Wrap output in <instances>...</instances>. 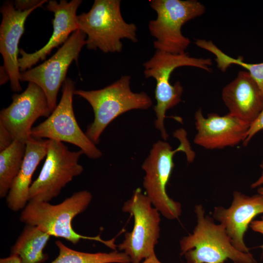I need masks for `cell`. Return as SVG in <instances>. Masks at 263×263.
<instances>
[{
    "mask_svg": "<svg viewBox=\"0 0 263 263\" xmlns=\"http://www.w3.org/2000/svg\"><path fill=\"white\" fill-rule=\"evenodd\" d=\"M92 194L87 190L74 193L61 203L52 205L49 202L30 201L22 209L19 220L25 225L38 226L51 236L65 239L74 244L81 240L97 241L116 250L114 239L103 240L100 235L91 237L75 231L73 219L84 211L90 204Z\"/></svg>",
    "mask_w": 263,
    "mask_h": 263,
    "instance_id": "1",
    "label": "cell"
},
{
    "mask_svg": "<svg viewBox=\"0 0 263 263\" xmlns=\"http://www.w3.org/2000/svg\"><path fill=\"white\" fill-rule=\"evenodd\" d=\"M194 212L197 224L192 233L180 241V254L187 263H224L227 259L234 263H256L250 252L234 247L225 226L205 215L201 205L195 207Z\"/></svg>",
    "mask_w": 263,
    "mask_h": 263,
    "instance_id": "2",
    "label": "cell"
},
{
    "mask_svg": "<svg viewBox=\"0 0 263 263\" xmlns=\"http://www.w3.org/2000/svg\"><path fill=\"white\" fill-rule=\"evenodd\" d=\"M120 4V0H95L89 12L77 16L78 29L86 34L88 49L120 53L121 39L137 41V27L124 20Z\"/></svg>",
    "mask_w": 263,
    "mask_h": 263,
    "instance_id": "3",
    "label": "cell"
},
{
    "mask_svg": "<svg viewBox=\"0 0 263 263\" xmlns=\"http://www.w3.org/2000/svg\"><path fill=\"white\" fill-rule=\"evenodd\" d=\"M131 76L122 75L107 87L96 90H75L74 94L87 100L94 111V118L87 127L86 134L95 144L109 124L121 114L134 109H147L152 105L144 92L134 93L130 88Z\"/></svg>",
    "mask_w": 263,
    "mask_h": 263,
    "instance_id": "4",
    "label": "cell"
},
{
    "mask_svg": "<svg viewBox=\"0 0 263 263\" xmlns=\"http://www.w3.org/2000/svg\"><path fill=\"white\" fill-rule=\"evenodd\" d=\"M212 64V60L209 58H197L190 56L186 53L174 54L159 50L143 64L145 76L152 77L156 82V104L153 108L156 115L154 125L164 140L168 137L164 126L166 112L181 101L183 93V87L179 81L173 85L170 83L171 73L175 69L182 66L196 67L210 72Z\"/></svg>",
    "mask_w": 263,
    "mask_h": 263,
    "instance_id": "5",
    "label": "cell"
},
{
    "mask_svg": "<svg viewBox=\"0 0 263 263\" xmlns=\"http://www.w3.org/2000/svg\"><path fill=\"white\" fill-rule=\"evenodd\" d=\"M180 151L187 154L188 161L193 160L194 154L185 132L180 145L175 150H172L171 146L165 141L159 140L154 144L142 166L145 173L143 182L145 194L153 206L169 220L178 218L182 213L180 203L170 198L166 191L174 167L173 156Z\"/></svg>",
    "mask_w": 263,
    "mask_h": 263,
    "instance_id": "6",
    "label": "cell"
},
{
    "mask_svg": "<svg viewBox=\"0 0 263 263\" xmlns=\"http://www.w3.org/2000/svg\"><path fill=\"white\" fill-rule=\"evenodd\" d=\"M151 8L156 12L155 19L150 21L149 30L155 40L156 50L174 54L185 53L190 41L182 33L183 25L202 15L204 5L196 0H151Z\"/></svg>",
    "mask_w": 263,
    "mask_h": 263,
    "instance_id": "7",
    "label": "cell"
},
{
    "mask_svg": "<svg viewBox=\"0 0 263 263\" xmlns=\"http://www.w3.org/2000/svg\"><path fill=\"white\" fill-rule=\"evenodd\" d=\"M122 210L133 217V226L117 247L129 257L131 263H140L155 254L160 236V213L140 188L134 190Z\"/></svg>",
    "mask_w": 263,
    "mask_h": 263,
    "instance_id": "8",
    "label": "cell"
},
{
    "mask_svg": "<svg viewBox=\"0 0 263 263\" xmlns=\"http://www.w3.org/2000/svg\"><path fill=\"white\" fill-rule=\"evenodd\" d=\"M75 91V82L66 78L62 85L59 103L45 120L32 128L31 135L69 143L79 148L89 158H99L101 151L82 131L75 118L73 106Z\"/></svg>",
    "mask_w": 263,
    "mask_h": 263,
    "instance_id": "9",
    "label": "cell"
},
{
    "mask_svg": "<svg viewBox=\"0 0 263 263\" xmlns=\"http://www.w3.org/2000/svg\"><path fill=\"white\" fill-rule=\"evenodd\" d=\"M81 150L71 151L62 142L49 140L45 162L38 177L32 183L29 201L49 202L75 177L83 167L78 163Z\"/></svg>",
    "mask_w": 263,
    "mask_h": 263,
    "instance_id": "10",
    "label": "cell"
},
{
    "mask_svg": "<svg viewBox=\"0 0 263 263\" xmlns=\"http://www.w3.org/2000/svg\"><path fill=\"white\" fill-rule=\"evenodd\" d=\"M86 38L84 32L76 30L49 59L20 73V81L34 83L41 88L52 111L57 105L58 93L66 79L68 69L73 61L77 62L80 52L86 44Z\"/></svg>",
    "mask_w": 263,
    "mask_h": 263,
    "instance_id": "11",
    "label": "cell"
},
{
    "mask_svg": "<svg viewBox=\"0 0 263 263\" xmlns=\"http://www.w3.org/2000/svg\"><path fill=\"white\" fill-rule=\"evenodd\" d=\"M12 102L0 112V123L9 132L14 140L26 143L31 136L35 122L40 117H48L52 111L43 90L29 82L21 94H15Z\"/></svg>",
    "mask_w": 263,
    "mask_h": 263,
    "instance_id": "12",
    "label": "cell"
},
{
    "mask_svg": "<svg viewBox=\"0 0 263 263\" xmlns=\"http://www.w3.org/2000/svg\"><path fill=\"white\" fill-rule=\"evenodd\" d=\"M197 133L195 144L207 150L234 147L245 139L250 125L228 113H210L207 117L201 109L194 115Z\"/></svg>",
    "mask_w": 263,
    "mask_h": 263,
    "instance_id": "13",
    "label": "cell"
},
{
    "mask_svg": "<svg viewBox=\"0 0 263 263\" xmlns=\"http://www.w3.org/2000/svg\"><path fill=\"white\" fill-rule=\"evenodd\" d=\"M263 213V196L258 193L251 196L236 190L228 208L214 207L213 219L225 227L231 243L238 250L249 253L244 240V235L253 219Z\"/></svg>",
    "mask_w": 263,
    "mask_h": 263,
    "instance_id": "14",
    "label": "cell"
},
{
    "mask_svg": "<svg viewBox=\"0 0 263 263\" xmlns=\"http://www.w3.org/2000/svg\"><path fill=\"white\" fill-rule=\"evenodd\" d=\"M36 9L18 10L11 1H5L0 7V53L3 59V67L9 77L11 89L14 92L21 90L18 63L19 41L24 32L27 17Z\"/></svg>",
    "mask_w": 263,
    "mask_h": 263,
    "instance_id": "15",
    "label": "cell"
},
{
    "mask_svg": "<svg viewBox=\"0 0 263 263\" xmlns=\"http://www.w3.org/2000/svg\"><path fill=\"white\" fill-rule=\"evenodd\" d=\"M82 2L81 0L68 2L61 0L48 1L47 10L54 13L53 31L48 42L41 48L33 53H28L19 49L21 57L18 59L19 69L23 72L31 69L39 60H44L55 48L64 44L71 34L78 30L76 11Z\"/></svg>",
    "mask_w": 263,
    "mask_h": 263,
    "instance_id": "16",
    "label": "cell"
},
{
    "mask_svg": "<svg viewBox=\"0 0 263 263\" xmlns=\"http://www.w3.org/2000/svg\"><path fill=\"white\" fill-rule=\"evenodd\" d=\"M228 113L251 125L263 108V93L246 71H240L222 91Z\"/></svg>",
    "mask_w": 263,
    "mask_h": 263,
    "instance_id": "17",
    "label": "cell"
},
{
    "mask_svg": "<svg viewBox=\"0 0 263 263\" xmlns=\"http://www.w3.org/2000/svg\"><path fill=\"white\" fill-rule=\"evenodd\" d=\"M49 143L48 139L32 136L26 142L22 164L6 197L7 205L12 211L23 209L28 203L32 176L40 162L46 157Z\"/></svg>",
    "mask_w": 263,
    "mask_h": 263,
    "instance_id": "18",
    "label": "cell"
},
{
    "mask_svg": "<svg viewBox=\"0 0 263 263\" xmlns=\"http://www.w3.org/2000/svg\"><path fill=\"white\" fill-rule=\"evenodd\" d=\"M50 237L38 226L25 225L10 254L18 256L21 263H42L48 258L43 250Z\"/></svg>",
    "mask_w": 263,
    "mask_h": 263,
    "instance_id": "19",
    "label": "cell"
},
{
    "mask_svg": "<svg viewBox=\"0 0 263 263\" xmlns=\"http://www.w3.org/2000/svg\"><path fill=\"white\" fill-rule=\"evenodd\" d=\"M25 143L14 141L0 152V197H6L23 160Z\"/></svg>",
    "mask_w": 263,
    "mask_h": 263,
    "instance_id": "20",
    "label": "cell"
},
{
    "mask_svg": "<svg viewBox=\"0 0 263 263\" xmlns=\"http://www.w3.org/2000/svg\"><path fill=\"white\" fill-rule=\"evenodd\" d=\"M56 244L59 253L50 263H131L129 257L123 252L88 253L75 250L60 241Z\"/></svg>",
    "mask_w": 263,
    "mask_h": 263,
    "instance_id": "21",
    "label": "cell"
},
{
    "mask_svg": "<svg viewBox=\"0 0 263 263\" xmlns=\"http://www.w3.org/2000/svg\"><path fill=\"white\" fill-rule=\"evenodd\" d=\"M215 56L217 66L222 72H225L231 65L242 66L247 71L256 82L263 93V62L259 63H248L244 61L243 57H232L223 52L219 48L213 51Z\"/></svg>",
    "mask_w": 263,
    "mask_h": 263,
    "instance_id": "22",
    "label": "cell"
},
{
    "mask_svg": "<svg viewBox=\"0 0 263 263\" xmlns=\"http://www.w3.org/2000/svg\"><path fill=\"white\" fill-rule=\"evenodd\" d=\"M263 130V108L260 115L256 120L250 125L247 132L245 139L243 142L246 146L252 138L259 132Z\"/></svg>",
    "mask_w": 263,
    "mask_h": 263,
    "instance_id": "23",
    "label": "cell"
},
{
    "mask_svg": "<svg viewBox=\"0 0 263 263\" xmlns=\"http://www.w3.org/2000/svg\"><path fill=\"white\" fill-rule=\"evenodd\" d=\"M47 2L46 0H16L13 3L17 10L24 11L34 8H38Z\"/></svg>",
    "mask_w": 263,
    "mask_h": 263,
    "instance_id": "24",
    "label": "cell"
},
{
    "mask_svg": "<svg viewBox=\"0 0 263 263\" xmlns=\"http://www.w3.org/2000/svg\"><path fill=\"white\" fill-rule=\"evenodd\" d=\"M14 141L9 132L0 123V152L8 148Z\"/></svg>",
    "mask_w": 263,
    "mask_h": 263,
    "instance_id": "25",
    "label": "cell"
},
{
    "mask_svg": "<svg viewBox=\"0 0 263 263\" xmlns=\"http://www.w3.org/2000/svg\"><path fill=\"white\" fill-rule=\"evenodd\" d=\"M250 227L255 232L259 233L263 236V218L252 221Z\"/></svg>",
    "mask_w": 263,
    "mask_h": 263,
    "instance_id": "26",
    "label": "cell"
},
{
    "mask_svg": "<svg viewBox=\"0 0 263 263\" xmlns=\"http://www.w3.org/2000/svg\"><path fill=\"white\" fill-rule=\"evenodd\" d=\"M0 263H21V262L18 256L10 254L7 257L0 258Z\"/></svg>",
    "mask_w": 263,
    "mask_h": 263,
    "instance_id": "27",
    "label": "cell"
},
{
    "mask_svg": "<svg viewBox=\"0 0 263 263\" xmlns=\"http://www.w3.org/2000/svg\"><path fill=\"white\" fill-rule=\"evenodd\" d=\"M260 167L262 170L261 175L259 177L251 184V187L252 188H258L263 186V160L261 163Z\"/></svg>",
    "mask_w": 263,
    "mask_h": 263,
    "instance_id": "28",
    "label": "cell"
},
{
    "mask_svg": "<svg viewBox=\"0 0 263 263\" xmlns=\"http://www.w3.org/2000/svg\"><path fill=\"white\" fill-rule=\"evenodd\" d=\"M0 85L4 84L9 79V75L3 66L0 68Z\"/></svg>",
    "mask_w": 263,
    "mask_h": 263,
    "instance_id": "29",
    "label": "cell"
},
{
    "mask_svg": "<svg viewBox=\"0 0 263 263\" xmlns=\"http://www.w3.org/2000/svg\"><path fill=\"white\" fill-rule=\"evenodd\" d=\"M140 263H162L157 258L155 254L145 259Z\"/></svg>",
    "mask_w": 263,
    "mask_h": 263,
    "instance_id": "30",
    "label": "cell"
},
{
    "mask_svg": "<svg viewBox=\"0 0 263 263\" xmlns=\"http://www.w3.org/2000/svg\"><path fill=\"white\" fill-rule=\"evenodd\" d=\"M257 191L258 194L263 196V186L258 188Z\"/></svg>",
    "mask_w": 263,
    "mask_h": 263,
    "instance_id": "31",
    "label": "cell"
}]
</instances>
